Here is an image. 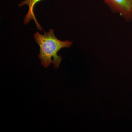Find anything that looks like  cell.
Returning a JSON list of instances; mask_svg holds the SVG:
<instances>
[{
  "mask_svg": "<svg viewBox=\"0 0 132 132\" xmlns=\"http://www.w3.org/2000/svg\"><path fill=\"white\" fill-rule=\"evenodd\" d=\"M34 36L35 40L40 47L38 57L42 65L46 68L53 64L55 69H57L62 59L61 56L58 55V52L62 48L70 47L73 42L59 40L55 35L54 29H50L48 32H44L43 35L36 32Z\"/></svg>",
  "mask_w": 132,
  "mask_h": 132,
  "instance_id": "cell-1",
  "label": "cell"
},
{
  "mask_svg": "<svg viewBox=\"0 0 132 132\" xmlns=\"http://www.w3.org/2000/svg\"><path fill=\"white\" fill-rule=\"evenodd\" d=\"M112 11L128 22L132 21V0H102Z\"/></svg>",
  "mask_w": 132,
  "mask_h": 132,
  "instance_id": "cell-2",
  "label": "cell"
},
{
  "mask_svg": "<svg viewBox=\"0 0 132 132\" xmlns=\"http://www.w3.org/2000/svg\"><path fill=\"white\" fill-rule=\"evenodd\" d=\"M42 1V0H25L22 1H21V3L19 4V6L20 7H21L24 5H27L29 7L28 13L25 15V19H24V24L27 25L29 23V21L31 20H33L35 22L37 29L40 31H43V29L38 23L36 20L34 13V9L36 4Z\"/></svg>",
  "mask_w": 132,
  "mask_h": 132,
  "instance_id": "cell-3",
  "label": "cell"
}]
</instances>
